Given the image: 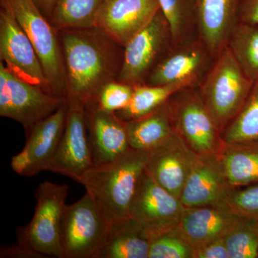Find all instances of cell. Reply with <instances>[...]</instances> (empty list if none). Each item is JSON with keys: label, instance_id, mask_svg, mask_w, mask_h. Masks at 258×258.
<instances>
[{"label": "cell", "instance_id": "f546056e", "mask_svg": "<svg viewBox=\"0 0 258 258\" xmlns=\"http://www.w3.org/2000/svg\"><path fill=\"white\" fill-rule=\"evenodd\" d=\"M194 253L178 227L150 237L149 258H194Z\"/></svg>", "mask_w": 258, "mask_h": 258}, {"label": "cell", "instance_id": "52a82bcc", "mask_svg": "<svg viewBox=\"0 0 258 258\" xmlns=\"http://www.w3.org/2000/svg\"><path fill=\"white\" fill-rule=\"evenodd\" d=\"M111 226L88 193L66 205L60 230L64 258H96Z\"/></svg>", "mask_w": 258, "mask_h": 258}, {"label": "cell", "instance_id": "484cf974", "mask_svg": "<svg viewBox=\"0 0 258 258\" xmlns=\"http://www.w3.org/2000/svg\"><path fill=\"white\" fill-rule=\"evenodd\" d=\"M186 87L180 84L135 86L128 106L124 109L115 112V115L125 122L141 118L155 111L166 103L174 93Z\"/></svg>", "mask_w": 258, "mask_h": 258}, {"label": "cell", "instance_id": "5b68a950", "mask_svg": "<svg viewBox=\"0 0 258 258\" xmlns=\"http://www.w3.org/2000/svg\"><path fill=\"white\" fill-rule=\"evenodd\" d=\"M69 189V185L48 181L37 186L34 216L28 225L17 229L18 244L46 257L64 258L60 230Z\"/></svg>", "mask_w": 258, "mask_h": 258}, {"label": "cell", "instance_id": "cb8c5ba5", "mask_svg": "<svg viewBox=\"0 0 258 258\" xmlns=\"http://www.w3.org/2000/svg\"><path fill=\"white\" fill-rule=\"evenodd\" d=\"M170 28L172 46L198 40L195 0H158Z\"/></svg>", "mask_w": 258, "mask_h": 258}, {"label": "cell", "instance_id": "30bf717a", "mask_svg": "<svg viewBox=\"0 0 258 258\" xmlns=\"http://www.w3.org/2000/svg\"><path fill=\"white\" fill-rule=\"evenodd\" d=\"M184 208L181 200L158 184L145 169L134 191L128 216L150 237L177 227Z\"/></svg>", "mask_w": 258, "mask_h": 258}, {"label": "cell", "instance_id": "8992f818", "mask_svg": "<svg viewBox=\"0 0 258 258\" xmlns=\"http://www.w3.org/2000/svg\"><path fill=\"white\" fill-rule=\"evenodd\" d=\"M176 133L196 155L217 154L222 136L199 87L179 90L168 100Z\"/></svg>", "mask_w": 258, "mask_h": 258}, {"label": "cell", "instance_id": "d4e9b609", "mask_svg": "<svg viewBox=\"0 0 258 258\" xmlns=\"http://www.w3.org/2000/svg\"><path fill=\"white\" fill-rule=\"evenodd\" d=\"M228 145L258 144V80L240 111L222 134Z\"/></svg>", "mask_w": 258, "mask_h": 258}, {"label": "cell", "instance_id": "7402d4cb", "mask_svg": "<svg viewBox=\"0 0 258 258\" xmlns=\"http://www.w3.org/2000/svg\"><path fill=\"white\" fill-rule=\"evenodd\" d=\"M125 123L129 145L135 150H154L176 132L167 102L152 113Z\"/></svg>", "mask_w": 258, "mask_h": 258}, {"label": "cell", "instance_id": "4fadbf2b", "mask_svg": "<svg viewBox=\"0 0 258 258\" xmlns=\"http://www.w3.org/2000/svg\"><path fill=\"white\" fill-rule=\"evenodd\" d=\"M215 59L200 39L172 46L153 70L144 84H180L185 87H198Z\"/></svg>", "mask_w": 258, "mask_h": 258}, {"label": "cell", "instance_id": "ac0fdd59", "mask_svg": "<svg viewBox=\"0 0 258 258\" xmlns=\"http://www.w3.org/2000/svg\"><path fill=\"white\" fill-rule=\"evenodd\" d=\"M88 141L94 166L118 159L130 150L126 123L115 113L86 109Z\"/></svg>", "mask_w": 258, "mask_h": 258}, {"label": "cell", "instance_id": "44dd1931", "mask_svg": "<svg viewBox=\"0 0 258 258\" xmlns=\"http://www.w3.org/2000/svg\"><path fill=\"white\" fill-rule=\"evenodd\" d=\"M150 237L130 217L111 225L96 258H149Z\"/></svg>", "mask_w": 258, "mask_h": 258}, {"label": "cell", "instance_id": "7c38bea8", "mask_svg": "<svg viewBox=\"0 0 258 258\" xmlns=\"http://www.w3.org/2000/svg\"><path fill=\"white\" fill-rule=\"evenodd\" d=\"M68 101L55 112L27 129L23 150L12 159V169L20 176L31 177L48 171L63 134Z\"/></svg>", "mask_w": 258, "mask_h": 258}, {"label": "cell", "instance_id": "7a4b0ae2", "mask_svg": "<svg viewBox=\"0 0 258 258\" xmlns=\"http://www.w3.org/2000/svg\"><path fill=\"white\" fill-rule=\"evenodd\" d=\"M151 152L131 149L111 162L93 166L81 176L79 183L111 225L129 217V206Z\"/></svg>", "mask_w": 258, "mask_h": 258}, {"label": "cell", "instance_id": "836d02e7", "mask_svg": "<svg viewBox=\"0 0 258 258\" xmlns=\"http://www.w3.org/2000/svg\"><path fill=\"white\" fill-rule=\"evenodd\" d=\"M238 23L258 25V0H241Z\"/></svg>", "mask_w": 258, "mask_h": 258}, {"label": "cell", "instance_id": "4dcf8cb0", "mask_svg": "<svg viewBox=\"0 0 258 258\" xmlns=\"http://www.w3.org/2000/svg\"><path fill=\"white\" fill-rule=\"evenodd\" d=\"M134 91V86L114 80L99 90L92 106L88 108H95L112 113L119 111L128 106Z\"/></svg>", "mask_w": 258, "mask_h": 258}, {"label": "cell", "instance_id": "5bb4252c", "mask_svg": "<svg viewBox=\"0 0 258 258\" xmlns=\"http://www.w3.org/2000/svg\"><path fill=\"white\" fill-rule=\"evenodd\" d=\"M93 166L86 109L78 103L68 101L63 134L48 171L69 176L79 182L83 174Z\"/></svg>", "mask_w": 258, "mask_h": 258}, {"label": "cell", "instance_id": "9a60e30c", "mask_svg": "<svg viewBox=\"0 0 258 258\" xmlns=\"http://www.w3.org/2000/svg\"><path fill=\"white\" fill-rule=\"evenodd\" d=\"M159 10L158 0H106L96 15L94 27L124 47Z\"/></svg>", "mask_w": 258, "mask_h": 258}, {"label": "cell", "instance_id": "603a6c76", "mask_svg": "<svg viewBox=\"0 0 258 258\" xmlns=\"http://www.w3.org/2000/svg\"><path fill=\"white\" fill-rule=\"evenodd\" d=\"M218 154L226 179L232 189L258 184V144H222Z\"/></svg>", "mask_w": 258, "mask_h": 258}, {"label": "cell", "instance_id": "d6a6232c", "mask_svg": "<svg viewBox=\"0 0 258 258\" xmlns=\"http://www.w3.org/2000/svg\"><path fill=\"white\" fill-rule=\"evenodd\" d=\"M194 258H230L224 237L195 249Z\"/></svg>", "mask_w": 258, "mask_h": 258}, {"label": "cell", "instance_id": "1f68e13d", "mask_svg": "<svg viewBox=\"0 0 258 258\" xmlns=\"http://www.w3.org/2000/svg\"><path fill=\"white\" fill-rule=\"evenodd\" d=\"M223 205L240 216L258 222V184L231 189Z\"/></svg>", "mask_w": 258, "mask_h": 258}, {"label": "cell", "instance_id": "ba28073f", "mask_svg": "<svg viewBox=\"0 0 258 258\" xmlns=\"http://www.w3.org/2000/svg\"><path fill=\"white\" fill-rule=\"evenodd\" d=\"M67 102L40 86L19 79L0 62V115L28 129L55 113Z\"/></svg>", "mask_w": 258, "mask_h": 258}, {"label": "cell", "instance_id": "4316f807", "mask_svg": "<svg viewBox=\"0 0 258 258\" xmlns=\"http://www.w3.org/2000/svg\"><path fill=\"white\" fill-rule=\"evenodd\" d=\"M106 0H57L50 23L59 31L94 27L96 15Z\"/></svg>", "mask_w": 258, "mask_h": 258}, {"label": "cell", "instance_id": "f1b7e54d", "mask_svg": "<svg viewBox=\"0 0 258 258\" xmlns=\"http://www.w3.org/2000/svg\"><path fill=\"white\" fill-rule=\"evenodd\" d=\"M224 239L230 258L258 257V222L256 220L240 216Z\"/></svg>", "mask_w": 258, "mask_h": 258}, {"label": "cell", "instance_id": "83f0119b", "mask_svg": "<svg viewBox=\"0 0 258 258\" xmlns=\"http://www.w3.org/2000/svg\"><path fill=\"white\" fill-rule=\"evenodd\" d=\"M227 47L249 79L258 80V25L238 23Z\"/></svg>", "mask_w": 258, "mask_h": 258}, {"label": "cell", "instance_id": "9c48e42d", "mask_svg": "<svg viewBox=\"0 0 258 258\" xmlns=\"http://www.w3.org/2000/svg\"><path fill=\"white\" fill-rule=\"evenodd\" d=\"M171 47L170 28L159 10L152 21L124 47L123 64L117 81L134 86L144 84Z\"/></svg>", "mask_w": 258, "mask_h": 258}, {"label": "cell", "instance_id": "d6986e66", "mask_svg": "<svg viewBox=\"0 0 258 258\" xmlns=\"http://www.w3.org/2000/svg\"><path fill=\"white\" fill-rule=\"evenodd\" d=\"M241 0H195L199 39L216 57L238 23Z\"/></svg>", "mask_w": 258, "mask_h": 258}, {"label": "cell", "instance_id": "3957f363", "mask_svg": "<svg viewBox=\"0 0 258 258\" xmlns=\"http://www.w3.org/2000/svg\"><path fill=\"white\" fill-rule=\"evenodd\" d=\"M253 84L228 47L215 57L198 87L221 136L242 108Z\"/></svg>", "mask_w": 258, "mask_h": 258}, {"label": "cell", "instance_id": "e0dca14e", "mask_svg": "<svg viewBox=\"0 0 258 258\" xmlns=\"http://www.w3.org/2000/svg\"><path fill=\"white\" fill-rule=\"evenodd\" d=\"M195 156L175 132L152 151L146 169L158 184L180 200Z\"/></svg>", "mask_w": 258, "mask_h": 258}, {"label": "cell", "instance_id": "2e32d148", "mask_svg": "<svg viewBox=\"0 0 258 258\" xmlns=\"http://www.w3.org/2000/svg\"><path fill=\"white\" fill-rule=\"evenodd\" d=\"M231 189L218 154L196 155L180 200L186 208L223 205Z\"/></svg>", "mask_w": 258, "mask_h": 258}, {"label": "cell", "instance_id": "e575fe53", "mask_svg": "<svg viewBox=\"0 0 258 258\" xmlns=\"http://www.w3.org/2000/svg\"><path fill=\"white\" fill-rule=\"evenodd\" d=\"M0 257L5 258H42L46 257L39 252H35L18 244L16 246L5 247L1 249Z\"/></svg>", "mask_w": 258, "mask_h": 258}, {"label": "cell", "instance_id": "ffe728a7", "mask_svg": "<svg viewBox=\"0 0 258 258\" xmlns=\"http://www.w3.org/2000/svg\"><path fill=\"white\" fill-rule=\"evenodd\" d=\"M240 215L224 205L184 208L178 229L194 247L225 237Z\"/></svg>", "mask_w": 258, "mask_h": 258}, {"label": "cell", "instance_id": "277c9868", "mask_svg": "<svg viewBox=\"0 0 258 258\" xmlns=\"http://www.w3.org/2000/svg\"><path fill=\"white\" fill-rule=\"evenodd\" d=\"M8 7L35 47L49 92L67 99L66 69L59 32L32 0H0Z\"/></svg>", "mask_w": 258, "mask_h": 258}, {"label": "cell", "instance_id": "8fae6325", "mask_svg": "<svg viewBox=\"0 0 258 258\" xmlns=\"http://www.w3.org/2000/svg\"><path fill=\"white\" fill-rule=\"evenodd\" d=\"M0 5V60L19 79L50 93L43 68L32 42L11 10L3 3Z\"/></svg>", "mask_w": 258, "mask_h": 258}, {"label": "cell", "instance_id": "6da1fadb", "mask_svg": "<svg viewBox=\"0 0 258 258\" xmlns=\"http://www.w3.org/2000/svg\"><path fill=\"white\" fill-rule=\"evenodd\" d=\"M58 32L66 69L67 101L86 109L92 106L99 90L118 78L124 47L95 27Z\"/></svg>", "mask_w": 258, "mask_h": 258}, {"label": "cell", "instance_id": "d590c367", "mask_svg": "<svg viewBox=\"0 0 258 258\" xmlns=\"http://www.w3.org/2000/svg\"><path fill=\"white\" fill-rule=\"evenodd\" d=\"M42 15L50 22L57 0H32Z\"/></svg>", "mask_w": 258, "mask_h": 258}]
</instances>
